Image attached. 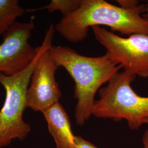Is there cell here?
Wrapping results in <instances>:
<instances>
[{
	"label": "cell",
	"mask_w": 148,
	"mask_h": 148,
	"mask_svg": "<svg viewBox=\"0 0 148 148\" xmlns=\"http://www.w3.org/2000/svg\"><path fill=\"white\" fill-rule=\"evenodd\" d=\"M145 4L125 8L104 0H82L76 11L63 16L55 30L71 43H78L87 37L90 28L105 25L122 35H148V21L143 17Z\"/></svg>",
	"instance_id": "obj_1"
},
{
	"label": "cell",
	"mask_w": 148,
	"mask_h": 148,
	"mask_svg": "<svg viewBox=\"0 0 148 148\" xmlns=\"http://www.w3.org/2000/svg\"><path fill=\"white\" fill-rule=\"evenodd\" d=\"M49 52L59 65L74 79L76 123L83 126L92 115L95 95L102 85L120 72L122 67L106 53L99 57H87L68 46L52 45Z\"/></svg>",
	"instance_id": "obj_2"
},
{
	"label": "cell",
	"mask_w": 148,
	"mask_h": 148,
	"mask_svg": "<svg viewBox=\"0 0 148 148\" xmlns=\"http://www.w3.org/2000/svg\"><path fill=\"white\" fill-rule=\"evenodd\" d=\"M135 75L123 70L119 72L99 90L92 115L97 118L125 120L132 130H137L148 119V97L138 95L131 87Z\"/></svg>",
	"instance_id": "obj_3"
},
{
	"label": "cell",
	"mask_w": 148,
	"mask_h": 148,
	"mask_svg": "<svg viewBox=\"0 0 148 148\" xmlns=\"http://www.w3.org/2000/svg\"><path fill=\"white\" fill-rule=\"evenodd\" d=\"M44 43L37 47V54L29 65L20 73L12 76L0 74V84L5 92L3 106L0 110V148L11 144L13 139L23 140L31 131V126L24 121L27 88L32 73Z\"/></svg>",
	"instance_id": "obj_4"
},
{
	"label": "cell",
	"mask_w": 148,
	"mask_h": 148,
	"mask_svg": "<svg viewBox=\"0 0 148 148\" xmlns=\"http://www.w3.org/2000/svg\"><path fill=\"white\" fill-rule=\"evenodd\" d=\"M55 30L52 24L46 32L44 47L33 69L27 90L26 109L36 112H42L58 102L62 95L55 76L59 66L49 52Z\"/></svg>",
	"instance_id": "obj_5"
},
{
	"label": "cell",
	"mask_w": 148,
	"mask_h": 148,
	"mask_svg": "<svg viewBox=\"0 0 148 148\" xmlns=\"http://www.w3.org/2000/svg\"><path fill=\"white\" fill-rule=\"evenodd\" d=\"M92 29L106 53L123 70L136 77H148V35L133 34L125 38L102 27Z\"/></svg>",
	"instance_id": "obj_6"
},
{
	"label": "cell",
	"mask_w": 148,
	"mask_h": 148,
	"mask_svg": "<svg viewBox=\"0 0 148 148\" xmlns=\"http://www.w3.org/2000/svg\"><path fill=\"white\" fill-rule=\"evenodd\" d=\"M32 16L29 22L16 21L3 35L0 44V74L12 76L29 65L37 54V47L29 42L35 28Z\"/></svg>",
	"instance_id": "obj_7"
},
{
	"label": "cell",
	"mask_w": 148,
	"mask_h": 148,
	"mask_svg": "<svg viewBox=\"0 0 148 148\" xmlns=\"http://www.w3.org/2000/svg\"><path fill=\"white\" fill-rule=\"evenodd\" d=\"M57 148H75V137L69 116L59 102L42 112Z\"/></svg>",
	"instance_id": "obj_8"
},
{
	"label": "cell",
	"mask_w": 148,
	"mask_h": 148,
	"mask_svg": "<svg viewBox=\"0 0 148 148\" xmlns=\"http://www.w3.org/2000/svg\"><path fill=\"white\" fill-rule=\"evenodd\" d=\"M25 12L18 0H0V35H3Z\"/></svg>",
	"instance_id": "obj_9"
},
{
	"label": "cell",
	"mask_w": 148,
	"mask_h": 148,
	"mask_svg": "<svg viewBox=\"0 0 148 148\" xmlns=\"http://www.w3.org/2000/svg\"><path fill=\"white\" fill-rule=\"evenodd\" d=\"M82 1V0H52L48 5L26 10L25 12H35L42 10H47L49 13L58 11L62 13L63 17L77 10L81 5Z\"/></svg>",
	"instance_id": "obj_10"
},
{
	"label": "cell",
	"mask_w": 148,
	"mask_h": 148,
	"mask_svg": "<svg viewBox=\"0 0 148 148\" xmlns=\"http://www.w3.org/2000/svg\"><path fill=\"white\" fill-rule=\"evenodd\" d=\"M75 148H98L92 143L79 136H75Z\"/></svg>",
	"instance_id": "obj_11"
},
{
	"label": "cell",
	"mask_w": 148,
	"mask_h": 148,
	"mask_svg": "<svg viewBox=\"0 0 148 148\" xmlns=\"http://www.w3.org/2000/svg\"><path fill=\"white\" fill-rule=\"evenodd\" d=\"M117 2L119 6L125 8H131L140 4L136 0H118Z\"/></svg>",
	"instance_id": "obj_12"
},
{
	"label": "cell",
	"mask_w": 148,
	"mask_h": 148,
	"mask_svg": "<svg viewBox=\"0 0 148 148\" xmlns=\"http://www.w3.org/2000/svg\"><path fill=\"white\" fill-rule=\"evenodd\" d=\"M142 143L144 148H148V130L145 131L142 137Z\"/></svg>",
	"instance_id": "obj_13"
},
{
	"label": "cell",
	"mask_w": 148,
	"mask_h": 148,
	"mask_svg": "<svg viewBox=\"0 0 148 148\" xmlns=\"http://www.w3.org/2000/svg\"><path fill=\"white\" fill-rule=\"evenodd\" d=\"M143 17L148 21V1L145 4V11L143 14Z\"/></svg>",
	"instance_id": "obj_14"
},
{
	"label": "cell",
	"mask_w": 148,
	"mask_h": 148,
	"mask_svg": "<svg viewBox=\"0 0 148 148\" xmlns=\"http://www.w3.org/2000/svg\"><path fill=\"white\" fill-rule=\"evenodd\" d=\"M145 123L148 124V119H147V120H146V121H145Z\"/></svg>",
	"instance_id": "obj_15"
}]
</instances>
